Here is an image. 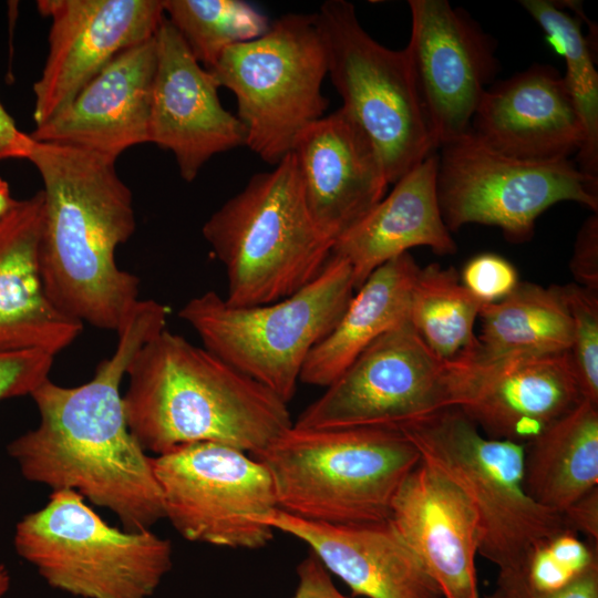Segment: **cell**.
I'll use <instances>...</instances> for the list:
<instances>
[{"mask_svg":"<svg viewBox=\"0 0 598 598\" xmlns=\"http://www.w3.org/2000/svg\"><path fill=\"white\" fill-rule=\"evenodd\" d=\"M168 315L167 306L140 299L116 331L113 354L91 380L63 386L48 378L33 390L39 424L7 447L25 480L72 489L132 532L150 529L164 508L153 456L128 429L121 383L140 348L166 328Z\"/></svg>","mask_w":598,"mask_h":598,"instance_id":"1","label":"cell"},{"mask_svg":"<svg viewBox=\"0 0 598 598\" xmlns=\"http://www.w3.org/2000/svg\"><path fill=\"white\" fill-rule=\"evenodd\" d=\"M28 161L43 182L39 268L49 300L82 326L116 332L140 300V279L115 260L136 228L130 188L115 161L89 151L34 141Z\"/></svg>","mask_w":598,"mask_h":598,"instance_id":"2","label":"cell"},{"mask_svg":"<svg viewBox=\"0 0 598 598\" xmlns=\"http://www.w3.org/2000/svg\"><path fill=\"white\" fill-rule=\"evenodd\" d=\"M126 375L128 429L155 456L198 442L252 456L293 423L275 393L166 328L140 348Z\"/></svg>","mask_w":598,"mask_h":598,"instance_id":"3","label":"cell"},{"mask_svg":"<svg viewBox=\"0 0 598 598\" xmlns=\"http://www.w3.org/2000/svg\"><path fill=\"white\" fill-rule=\"evenodd\" d=\"M252 457L271 476L278 509L336 526L388 523L399 488L421 461L396 427L293 425Z\"/></svg>","mask_w":598,"mask_h":598,"instance_id":"4","label":"cell"},{"mask_svg":"<svg viewBox=\"0 0 598 598\" xmlns=\"http://www.w3.org/2000/svg\"><path fill=\"white\" fill-rule=\"evenodd\" d=\"M203 236L221 262L225 300L266 305L287 298L319 276L333 243L308 210L292 152L247 185L205 221Z\"/></svg>","mask_w":598,"mask_h":598,"instance_id":"5","label":"cell"},{"mask_svg":"<svg viewBox=\"0 0 598 598\" xmlns=\"http://www.w3.org/2000/svg\"><path fill=\"white\" fill-rule=\"evenodd\" d=\"M354 292L350 265L331 252L319 276L287 298L240 307L206 291L189 299L178 317L206 350L288 403L310 351L331 332Z\"/></svg>","mask_w":598,"mask_h":598,"instance_id":"6","label":"cell"},{"mask_svg":"<svg viewBox=\"0 0 598 598\" xmlns=\"http://www.w3.org/2000/svg\"><path fill=\"white\" fill-rule=\"evenodd\" d=\"M421 460L471 499L483 532L478 554L498 571H518L530 553L568 530L561 514L533 501L523 485L525 444L486 437L456 406L399 427Z\"/></svg>","mask_w":598,"mask_h":598,"instance_id":"7","label":"cell"},{"mask_svg":"<svg viewBox=\"0 0 598 598\" xmlns=\"http://www.w3.org/2000/svg\"><path fill=\"white\" fill-rule=\"evenodd\" d=\"M13 545L50 587L81 598H148L173 566L168 539L110 525L72 489L24 515Z\"/></svg>","mask_w":598,"mask_h":598,"instance_id":"8","label":"cell"},{"mask_svg":"<svg viewBox=\"0 0 598 598\" xmlns=\"http://www.w3.org/2000/svg\"><path fill=\"white\" fill-rule=\"evenodd\" d=\"M209 71L236 97L245 145L270 165L324 116L327 56L315 13L282 16L262 35L226 49Z\"/></svg>","mask_w":598,"mask_h":598,"instance_id":"9","label":"cell"},{"mask_svg":"<svg viewBox=\"0 0 598 598\" xmlns=\"http://www.w3.org/2000/svg\"><path fill=\"white\" fill-rule=\"evenodd\" d=\"M315 14L340 109L371 141L394 184L437 150L405 52L370 37L348 1H326Z\"/></svg>","mask_w":598,"mask_h":598,"instance_id":"10","label":"cell"},{"mask_svg":"<svg viewBox=\"0 0 598 598\" xmlns=\"http://www.w3.org/2000/svg\"><path fill=\"white\" fill-rule=\"evenodd\" d=\"M437 196L447 229L467 224L502 229L513 243L532 238L537 218L560 202H575L595 213L598 179L569 158L533 162L504 155L471 130L440 147Z\"/></svg>","mask_w":598,"mask_h":598,"instance_id":"11","label":"cell"},{"mask_svg":"<svg viewBox=\"0 0 598 598\" xmlns=\"http://www.w3.org/2000/svg\"><path fill=\"white\" fill-rule=\"evenodd\" d=\"M164 518L186 540L235 549L264 548L274 529L258 518L278 508L271 476L229 445L198 442L152 458Z\"/></svg>","mask_w":598,"mask_h":598,"instance_id":"12","label":"cell"},{"mask_svg":"<svg viewBox=\"0 0 598 598\" xmlns=\"http://www.w3.org/2000/svg\"><path fill=\"white\" fill-rule=\"evenodd\" d=\"M447 406V361L439 359L406 321L364 349L292 425L399 429Z\"/></svg>","mask_w":598,"mask_h":598,"instance_id":"13","label":"cell"},{"mask_svg":"<svg viewBox=\"0 0 598 598\" xmlns=\"http://www.w3.org/2000/svg\"><path fill=\"white\" fill-rule=\"evenodd\" d=\"M411 37L404 48L411 78L440 148L471 130L499 65L495 40L446 0H410Z\"/></svg>","mask_w":598,"mask_h":598,"instance_id":"14","label":"cell"},{"mask_svg":"<svg viewBox=\"0 0 598 598\" xmlns=\"http://www.w3.org/2000/svg\"><path fill=\"white\" fill-rule=\"evenodd\" d=\"M451 406L488 439L525 444L584 399L569 351L447 361Z\"/></svg>","mask_w":598,"mask_h":598,"instance_id":"15","label":"cell"},{"mask_svg":"<svg viewBox=\"0 0 598 598\" xmlns=\"http://www.w3.org/2000/svg\"><path fill=\"white\" fill-rule=\"evenodd\" d=\"M50 18L49 50L33 84L35 126L60 113L114 58L152 39L163 0H40Z\"/></svg>","mask_w":598,"mask_h":598,"instance_id":"16","label":"cell"},{"mask_svg":"<svg viewBox=\"0 0 598 598\" xmlns=\"http://www.w3.org/2000/svg\"><path fill=\"white\" fill-rule=\"evenodd\" d=\"M154 38L150 143L172 152L189 183L213 156L244 146L245 131L221 105L215 75L195 59L166 17Z\"/></svg>","mask_w":598,"mask_h":598,"instance_id":"17","label":"cell"},{"mask_svg":"<svg viewBox=\"0 0 598 598\" xmlns=\"http://www.w3.org/2000/svg\"><path fill=\"white\" fill-rule=\"evenodd\" d=\"M389 524L444 598H478L475 558L483 532L471 499L421 460L399 488Z\"/></svg>","mask_w":598,"mask_h":598,"instance_id":"18","label":"cell"},{"mask_svg":"<svg viewBox=\"0 0 598 598\" xmlns=\"http://www.w3.org/2000/svg\"><path fill=\"white\" fill-rule=\"evenodd\" d=\"M291 152L311 218L332 243L385 196L375 147L341 109L309 125Z\"/></svg>","mask_w":598,"mask_h":598,"instance_id":"19","label":"cell"},{"mask_svg":"<svg viewBox=\"0 0 598 598\" xmlns=\"http://www.w3.org/2000/svg\"><path fill=\"white\" fill-rule=\"evenodd\" d=\"M154 37L114 58L68 106L35 126L32 140L89 151L115 162L127 148L150 143Z\"/></svg>","mask_w":598,"mask_h":598,"instance_id":"20","label":"cell"},{"mask_svg":"<svg viewBox=\"0 0 598 598\" xmlns=\"http://www.w3.org/2000/svg\"><path fill=\"white\" fill-rule=\"evenodd\" d=\"M471 132L504 155L533 162L566 159L585 142L563 75L544 64L493 83L481 99Z\"/></svg>","mask_w":598,"mask_h":598,"instance_id":"21","label":"cell"},{"mask_svg":"<svg viewBox=\"0 0 598 598\" xmlns=\"http://www.w3.org/2000/svg\"><path fill=\"white\" fill-rule=\"evenodd\" d=\"M303 542L354 596L442 598L415 555L388 523L336 526L308 522L278 508L258 518Z\"/></svg>","mask_w":598,"mask_h":598,"instance_id":"22","label":"cell"},{"mask_svg":"<svg viewBox=\"0 0 598 598\" xmlns=\"http://www.w3.org/2000/svg\"><path fill=\"white\" fill-rule=\"evenodd\" d=\"M43 192L17 200L0 218V350L39 349L53 355L83 326L49 300L39 268Z\"/></svg>","mask_w":598,"mask_h":598,"instance_id":"23","label":"cell"},{"mask_svg":"<svg viewBox=\"0 0 598 598\" xmlns=\"http://www.w3.org/2000/svg\"><path fill=\"white\" fill-rule=\"evenodd\" d=\"M437 165L435 152L398 179L388 196L333 243L332 254L352 269L355 290L377 268L410 248L455 254L456 243L440 209Z\"/></svg>","mask_w":598,"mask_h":598,"instance_id":"24","label":"cell"},{"mask_svg":"<svg viewBox=\"0 0 598 598\" xmlns=\"http://www.w3.org/2000/svg\"><path fill=\"white\" fill-rule=\"evenodd\" d=\"M419 269L409 252L377 268L355 290L331 332L310 351L300 381L328 386L375 339L409 321Z\"/></svg>","mask_w":598,"mask_h":598,"instance_id":"25","label":"cell"},{"mask_svg":"<svg viewBox=\"0 0 598 598\" xmlns=\"http://www.w3.org/2000/svg\"><path fill=\"white\" fill-rule=\"evenodd\" d=\"M523 485L537 504L561 514L598 487V405L582 400L525 443Z\"/></svg>","mask_w":598,"mask_h":598,"instance_id":"26","label":"cell"},{"mask_svg":"<svg viewBox=\"0 0 598 598\" xmlns=\"http://www.w3.org/2000/svg\"><path fill=\"white\" fill-rule=\"evenodd\" d=\"M481 333L473 352L485 359L569 351L571 321L558 286L519 281L495 303L483 305Z\"/></svg>","mask_w":598,"mask_h":598,"instance_id":"27","label":"cell"},{"mask_svg":"<svg viewBox=\"0 0 598 598\" xmlns=\"http://www.w3.org/2000/svg\"><path fill=\"white\" fill-rule=\"evenodd\" d=\"M482 306L454 267L430 264L417 271L409 322L439 359L451 361L476 347L474 328Z\"/></svg>","mask_w":598,"mask_h":598,"instance_id":"28","label":"cell"},{"mask_svg":"<svg viewBox=\"0 0 598 598\" xmlns=\"http://www.w3.org/2000/svg\"><path fill=\"white\" fill-rule=\"evenodd\" d=\"M523 8L538 23L546 39L566 63L563 75L585 130V142L577 153L578 168L598 179V73L592 45L581 31V10L567 2L577 17L568 14L557 2L523 0Z\"/></svg>","mask_w":598,"mask_h":598,"instance_id":"29","label":"cell"},{"mask_svg":"<svg viewBox=\"0 0 598 598\" xmlns=\"http://www.w3.org/2000/svg\"><path fill=\"white\" fill-rule=\"evenodd\" d=\"M163 3L165 17L207 70L226 49L262 35L270 25L261 11L241 0H163Z\"/></svg>","mask_w":598,"mask_h":598,"instance_id":"30","label":"cell"},{"mask_svg":"<svg viewBox=\"0 0 598 598\" xmlns=\"http://www.w3.org/2000/svg\"><path fill=\"white\" fill-rule=\"evenodd\" d=\"M598 561L597 544L564 530L537 546L518 570L524 581L538 591L559 590Z\"/></svg>","mask_w":598,"mask_h":598,"instance_id":"31","label":"cell"},{"mask_svg":"<svg viewBox=\"0 0 598 598\" xmlns=\"http://www.w3.org/2000/svg\"><path fill=\"white\" fill-rule=\"evenodd\" d=\"M571 321L569 354L585 400L598 405V291L558 286Z\"/></svg>","mask_w":598,"mask_h":598,"instance_id":"32","label":"cell"},{"mask_svg":"<svg viewBox=\"0 0 598 598\" xmlns=\"http://www.w3.org/2000/svg\"><path fill=\"white\" fill-rule=\"evenodd\" d=\"M462 285L482 303H495L519 283L516 268L497 254L484 252L471 258L460 275Z\"/></svg>","mask_w":598,"mask_h":598,"instance_id":"33","label":"cell"},{"mask_svg":"<svg viewBox=\"0 0 598 598\" xmlns=\"http://www.w3.org/2000/svg\"><path fill=\"white\" fill-rule=\"evenodd\" d=\"M54 357L39 349L0 350V401L30 395L49 378Z\"/></svg>","mask_w":598,"mask_h":598,"instance_id":"34","label":"cell"},{"mask_svg":"<svg viewBox=\"0 0 598 598\" xmlns=\"http://www.w3.org/2000/svg\"><path fill=\"white\" fill-rule=\"evenodd\" d=\"M496 598H598V561L568 586L555 591L529 587L517 571H498Z\"/></svg>","mask_w":598,"mask_h":598,"instance_id":"35","label":"cell"},{"mask_svg":"<svg viewBox=\"0 0 598 598\" xmlns=\"http://www.w3.org/2000/svg\"><path fill=\"white\" fill-rule=\"evenodd\" d=\"M575 283L598 291V216L586 219L580 227L569 262Z\"/></svg>","mask_w":598,"mask_h":598,"instance_id":"36","label":"cell"},{"mask_svg":"<svg viewBox=\"0 0 598 598\" xmlns=\"http://www.w3.org/2000/svg\"><path fill=\"white\" fill-rule=\"evenodd\" d=\"M298 584L291 598H348L333 584L330 573L309 550L297 567Z\"/></svg>","mask_w":598,"mask_h":598,"instance_id":"37","label":"cell"},{"mask_svg":"<svg viewBox=\"0 0 598 598\" xmlns=\"http://www.w3.org/2000/svg\"><path fill=\"white\" fill-rule=\"evenodd\" d=\"M568 530L582 533L589 542L598 543V487L594 488L561 513Z\"/></svg>","mask_w":598,"mask_h":598,"instance_id":"38","label":"cell"},{"mask_svg":"<svg viewBox=\"0 0 598 598\" xmlns=\"http://www.w3.org/2000/svg\"><path fill=\"white\" fill-rule=\"evenodd\" d=\"M34 141L18 128L0 101V162L11 158L28 159Z\"/></svg>","mask_w":598,"mask_h":598,"instance_id":"39","label":"cell"},{"mask_svg":"<svg viewBox=\"0 0 598 598\" xmlns=\"http://www.w3.org/2000/svg\"><path fill=\"white\" fill-rule=\"evenodd\" d=\"M16 202L17 199L11 196L8 182L0 177V218L13 207Z\"/></svg>","mask_w":598,"mask_h":598,"instance_id":"40","label":"cell"},{"mask_svg":"<svg viewBox=\"0 0 598 598\" xmlns=\"http://www.w3.org/2000/svg\"><path fill=\"white\" fill-rule=\"evenodd\" d=\"M10 587V575L4 565L0 564V598H2Z\"/></svg>","mask_w":598,"mask_h":598,"instance_id":"41","label":"cell"},{"mask_svg":"<svg viewBox=\"0 0 598 598\" xmlns=\"http://www.w3.org/2000/svg\"><path fill=\"white\" fill-rule=\"evenodd\" d=\"M485 598H496V596L494 595V592L489 596H486Z\"/></svg>","mask_w":598,"mask_h":598,"instance_id":"42","label":"cell"}]
</instances>
